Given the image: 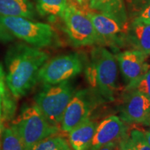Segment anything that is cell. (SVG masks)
I'll return each mask as SVG.
<instances>
[{"instance_id": "7c38bea8", "label": "cell", "mask_w": 150, "mask_h": 150, "mask_svg": "<svg viewBox=\"0 0 150 150\" xmlns=\"http://www.w3.org/2000/svg\"><path fill=\"white\" fill-rule=\"evenodd\" d=\"M147 56L135 50H126L116 54L120 70L127 84L138 79L149 70V65L146 61Z\"/></svg>"}, {"instance_id": "d4e9b609", "label": "cell", "mask_w": 150, "mask_h": 150, "mask_svg": "<svg viewBox=\"0 0 150 150\" xmlns=\"http://www.w3.org/2000/svg\"><path fill=\"white\" fill-rule=\"evenodd\" d=\"M14 36L0 22V42L8 43L13 40Z\"/></svg>"}, {"instance_id": "8fae6325", "label": "cell", "mask_w": 150, "mask_h": 150, "mask_svg": "<svg viewBox=\"0 0 150 150\" xmlns=\"http://www.w3.org/2000/svg\"><path fill=\"white\" fill-rule=\"evenodd\" d=\"M127 134V128L120 117L108 116L97 124L88 150H99L110 142L120 140Z\"/></svg>"}, {"instance_id": "7a4b0ae2", "label": "cell", "mask_w": 150, "mask_h": 150, "mask_svg": "<svg viewBox=\"0 0 150 150\" xmlns=\"http://www.w3.org/2000/svg\"><path fill=\"white\" fill-rule=\"evenodd\" d=\"M93 91L102 101L112 102L117 89L118 65L115 55L102 46L93 48L86 70Z\"/></svg>"}, {"instance_id": "484cf974", "label": "cell", "mask_w": 150, "mask_h": 150, "mask_svg": "<svg viewBox=\"0 0 150 150\" xmlns=\"http://www.w3.org/2000/svg\"><path fill=\"white\" fill-rule=\"evenodd\" d=\"M134 18L140 19L143 21L150 22V3L146 6L141 11H139L138 13L134 15Z\"/></svg>"}, {"instance_id": "9a60e30c", "label": "cell", "mask_w": 150, "mask_h": 150, "mask_svg": "<svg viewBox=\"0 0 150 150\" xmlns=\"http://www.w3.org/2000/svg\"><path fill=\"white\" fill-rule=\"evenodd\" d=\"M88 7L91 11L113 18L121 24H129L124 0H89Z\"/></svg>"}, {"instance_id": "3957f363", "label": "cell", "mask_w": 150, "mask_h": 150, "mask_svg": "<svg viewBox=\"0 0 150 150\" xmlns=\"http://www.w3.org/2000/svg\"><path fill=\"white\" fill-rule=\"evenodd\" d=\"M12 127L20 136L24 150H31L41 140L56 135L59 130V127L49 122L35 104L24 107Z\"/></svg>"}, {"instance_id": "5b68a950", "label": "cell", "mask_w": 150, "mask_h": 150, "mask_svg": "<svg viewBox=\"0 0 150 150\" xmlns=\"http://www.w3.org/2000/svg\"><path fill=\"white\" fill-rule=\"evenodd\" d=\"M74 94V88L69 81L53 85H44L35 95V104L49 122L59 127Z\"/></svg>"}, {"instance_id": "4316f807", "label": "cell", "mask_w": 150, "mask_h": 150, "mask_svg": "<svg viewBox=\"0 0 150 150\" xmlns=\"http://www.w3.org/2000/svg\"><path fill=\"white\" fill-rule=\"evenodd\" d=\"M117 146V141L110 142L109 143L106 144V145L103 146V147H101L99 150H116Z\"/></svg>"}, {"instance_id": "30bf717a", "label": "cell", "mask_w": 150, "mask_h": 150, "mask_svg": "<svg viewBox=\"0 0 150 150\" xmlns=\"http://www.w3.org/2000/svg\"><path fill=\"white\" fill-rule=\"evenodd\" d=\"M120 112L124 122L149 126L150 99L139 92H125Z\"/></svg>"}, {"instance_id": "7402d4cb", "label": "cell", "mask_w": 150, "mask_h": 150, "mask_svg": "<svg viewBox=\"0 0 150 150\" xmlns=\"http://www.w3.org/2000/svg\"><path fill=\"white\" fill-rule=\"evenodd\" d=\"M129 9L134 15L145 8L150 3V0H126Z\"/></svg>"}, {"instance_id": "6da1fadb", "label": "cell", "mask_w": 150, "mask_h": 150, "mask_svg": "<svg viewBox=\"0 0 150 150\" xmlns=\"http://www.w3.org/2000/svg\"><path fill=\"white\" fill-rule=\"evenodd\" d=\"M49 54L39 48L18 43L11 46L6 54L5 81L16 98L24 97L38 82L41 67Z\"/></svg>"}, {"instance_id": "277c9868", "label": "cell", "mask_w": 150, "mask_h": 150, "mask_svg": "<svg viewBox=\"0 0 150 150\" xmlns=\"http://www.w3.org/2000/svg\"><path fill=\"white\" fill-rule=\"evenodd\" d=\"M0 22L12 34L34 47H50L57 40L50 24L31 21L21 17L0 16Z\"/></svg>"}, {"instance_id": "603a6c76", "label": "cell", "mask_w": 150, "mask_h": 150, "mask_svg": "<svg viewBox=\"0 0 150 150\" xmlns=\"http://www.w3.org/2000/svg\"><path fill=\"white\" fill-rule=\"evenodd\" d=\"M5 74L2 65L0 63V119H1V110H2V100L6 93L5 87Z\"/></svg>"}, {"instance_id": "52a82bcc", "label": "cell", "mask_w": 150, "mask_h": 150, "mask_svg": "<svg viewBox=\"0 0 150 150\" xmlns=\"http://www.w3.org/2000/svg\"><path fill=\"white\" fill-rule=\"evenodd\" d=\"M83 61L79 53L58 56L47 61L41 67L38 81L43 85H53L75 77L83 70Z\"/></svg>"}, {"instance_id": "e0dca14e", "label": "cell", "mask_w": 150, "mask_h": 150, "mask_svg": "<svg viewBox=\"0 0 150 150\" xmlns=\"http://www.w3.org/2000/svg\"><path fill=\"white\" fill-rule=\"evenodd\" d=\"M36 10L42 16H47L50 18L57 17L61 18L65 8L67 0H35Z\"/></svg>"}, {"instance_id": "83f0119b", "label": "cell", "mask_w": 150, "mask_h": 150, "mask_svg": "<svg viewBox=\"0 0 150 150\" xmlns=\"http://www.w3.org/2000/svg\"><path fill=\"white\" fill-rule=\"evenodd\" d=\"M147 129H144V130H142V132H143L144 135H145V137L146 138V140H147L148 143L150 145V126H148Z\"/></svg>"}, {"instance_id": "5bb4252c", "label": "cell", "mask_w": 150, "mask_h": 150, "mask_svg": "<svg viewBox=\"0 0 150 150\" xmlns=\"http://www.w3.org/2000/svg\"><path fill=\"white\" fill-rule=\"evenodd\" d=\"M91 117L74 127L69 133V144L72 150H88L97 125Z\"/></svg>"}, {"instance_id": "ac0fdd59", "label": "cell", "mask_w": 150, "mask_h": 150, "mask_svg": "<svg viewBox=\"0 0 150 150\" xmlns=\"http://www.w3.org/2000/svg\"><path fill=\"white\" fill-rule=\"evenodd\" d=\"M31 150H72L69 142L60 136H50L41 140Z\"/></svg>"}, {"instance_id": "4dcf8cb0", "label": "cell", "mask_w": 150, "mask_h": 150, "mask_svg": "<svg viewBox=\"0 0 150 150\" xmlns=\"http://www.w3.org/2000/svg\"><path fill=\"white\" fill-rule=\"evenodd\" d=\"M149 126H150V124H149Z\"/></svg>"}, {"instance_id": "2e32d148", "label": "cell", "mask_w": 150, "mask_h": 150, "mask_svg": "<svg viewBox=\"0 0 150 150\" xmlns=\"http://www.w3.org/2000/svg\"><path fill=\"white\" fill-rule=\"evenodd\" d=\"M35 15L36 9L29 0H0V16L32 20Z\"/></svg>"}, {"instance_id": "44dd1931", "label": "cell", "mask_w": 150, "mask_h": 150, "mask_svg": "<svg viewBox=\"0 0 150 150\" xmlns=\"http://www.w3.org/2000/svg\"><path fill=\"white\" fill-rule=\"evenodd\" d=\"M129 136L136 150H150L149 144L146 140L142 130L136 128L132 129Z\"/></svg>"}, {"instance_id": "ba28073f", "label": "cell", "mask_w": 150, "mask_h": 150, "mask_svg": "<svg viewBox=\"0 0 150 150\" xmlns=\"http://www.w3.org/2000/svg\"><path fill=\"white\" fill-rule=\"evenodd\" d=\"M101 101L93 90L84 89L74 93L62 117L61 128L63 131L70 132L90 118L91 112Z\"/></svg>"}, {"instance_id": "cb8c5ba5", "label": "cell", "mask_w": 150, "mask_h": 150, "mask_svg": "<svg viewBox=\"0 0 150 150\" xmlns=\"http://www.w3.org/2000/svg\"><path fill=\"white\" fill-rule=\"evenodd\" d=\"M119 147L120 150H136L127 134L119 140Z\"/></svg>"}, {"instance_id": "f546056e", "label": "cell", "mask_w": 150, "mask_h": 150, "mask_svg": "<svg viewBox=\"0 0 150 150\" xmlns=\"http://www.w3.org/2000/svg\"><path fill=\"white\" fill-rule=\"evenodd\" d=\"M74 1H76V3L79 5L83 6V0H74Z\"/></svg>"}, {"instance_id": "4fadbf2b", "label": "cell", "mask_w": 150, "mask_h": 150, "mask_svg": "<svg viewBox=\"0 0 150 150\" xmlns=\"http://www.w3.org/2000/svg\"><path fill=\"white\" fill-rule=\"evenodd\" d=\"M127 45L132 50L150 54V22L133 18L129 22L126 37Z\"/></svg>"}, {"instance_id": "ffe728a7", "label": "cell", "mask_w": 150, "mask_h": 150, "mask_svg": "<svg viewBox=\"0 0 150 150\" xmlns=\"http://www.w3.org/2000/svg\"><path fill=\"white\" fill-rule=\"evenodd\" d=\"M125 91L139 92L150 99V69L138 79L127 84Z\"/></svg>"}, {"instance_id": "8992f818", "label": "cell", "mask_w": 150, "mask_h": 150, "mask_svg": "<svg viewBox=\"0 0 150 150\" xmlns=\"http://www.w3.org/2000/svg\"><path fill=\"white\" fill-rule=\"evenodd\" d=\"M61 18L65 32L72 45L101 46L100 39L85 11L79 9L72 3L67 4Z\"/></svg>"}, {"instance_id": "f1b7e54d", "label": "cell", "mask_w": 150, "mask_h": 150, "mask_svg": "<svg viewBox=\"0 0 150 150\" xmlns=\"http://www.w3.org/2000/svg\"><path fill=\"white\" fill-rule=\"evenodd\" d=\"M4 125L1 121V119H0V138H1V135H2L3 131H4ZM0 150H1V140H0Z\"/></svg>"}, {"instance_id": "9c48e42d", "label": "cell", "mask_w": 150, "mask_h": 150, "mask_svg": "<svg viewBox=\"0 0 150 150\" xmlns=\"http://www.w3.org/2000/svg\"><path fill=\"white\" fill-rule=\"evenodd\" d=\"M85 12L100 39L101 46L106 45L114 50H119L127 45L126 37L129 24H121L113 18L96 11Z\"/></svg>"}, {"instance_id": "d6986e66", "label": "cell", "mask_w": 150, "mask_h": 150, "mask_svg": "<svg viewBox=\"0 0 150 150\" xmlns=\"http://www.w3.org/2000/svg\"><path fill=\"white\" fill-rule=\"evenodd\" d=\"M1 150H24L20 136L12 127L4 129L1 139Z\"/></svg>"}]
</instances>
